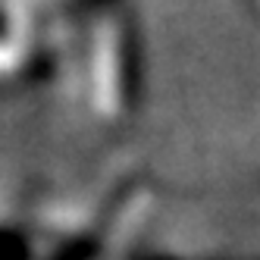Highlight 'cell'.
Returning <instances> with one entry per match:
<instances>
[{
	"label": "cell",
	"mask_w": 260,
	"mask_h": 260,
	"mask_svg": "<svg viewBox=\"0 0 260 260\" xmlns=\"http://www.w3.org/2000/svg\"><path fill=\"white\" fill-rule=\"evenodd\" d=\"M85 69V91L91 107L104 119L122 113V72H125V47H122V25L116 16H101L88 28V41L82 50Z\"/></svg>",
	"instance_id": "obj_1"
}]
</instances>
